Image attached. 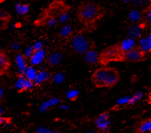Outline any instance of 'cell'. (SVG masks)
<instances>
[{"label":"cell","instance_id":"1","mask_svg":"<svg viewBox=\"0 0 151 133\" xmlns=\"http://www.w3.org/2000/svg\"><path fill=\"white\" fill-rule=\"evenodd\" d=\"M105 10L93 2H82L77 9V17L86 31L96 29V23L105 15Z\"/></svg>","mask_w":151,"mask_h":133},{"label":"cell","instance_id":"2","mask_svg":"<svg viewBox=\"0 0 151 133\" xmlns=\"http://www.w3.org/2000/svg\"><path fill=\"white\" fill-rule=\"evenodd\" d=\"M120 80V73L116 68L101 67L91 76L92 84L97 88H112Z\"/></svg>","mask_w":151,"mask_h":133},{"label":"cell","instance_id":"3","mask_svg":"<svg viewBox=\"0 0 151 133\" xmlns=\"http://www.w3.org/2000/svg\"><path fill=\"white\" fill-rule=\"evenodd\" d=\"M125 53L123 52L119 43L110 45L103 49L99 55V64L103 67L112 62H125Z\"/></svg>","mask_w":151,"mask_h":133},{"label":"cell","instance_id":"4","mask_svg":"<svg viewBox=\"0 0 151 133\" xmlns=\"http://www.w3.org/2000/svg\"><path fill=\"white\" fill-rule=\"evenodd\" d=\"M70 46L77 54L83 55L91 49H96L94 42L81 33L73 34L70 39Z\"/></svg>","mask_w":151,"mask_h":133},{"label":"cell","instance_id":"5","mask_svg":"<svg viewBox=\"0 0 151 133\" xmlns=\"http://www.w3.org/2000/svg\"><path fill=\"white\" fill-rule=\"evenodd\" d=\"M148 58V53H145L136 45L128 52L125 53L124 60L128 63H140L145 61Z\"/></svg>","mask_w":151,"mask_h":133},{"label":"cell","instance_id":"6","mask_svg":"<svg viewBox=\"0 0 151 133\" xmlns=\"http://www.w3.org/2000/svg\"><path fill=\"white\" fill-rule=\"evenodd\" d=\"M110 116L108 111H105L99 115L95 119L94 125L96 128L101 132H107L110 129Z\"/></svg>","mask_w":151,"mask_h":133},{"label":"cell","instance_id":"7","mask_svg":"<svg viewBox=\"0 0 151 133\" xmlns=\"http://www.w3.org/2000/svg\"><path fill=\"white\" fill-rule=\"evenodd\" d=\"M34 87L33 82L26 78L24 76H19L18 79L14 85V88L19 93H22L24 92L31 90Z\"/></svg>","mask_w":151,"mask_h":133},{"label":"cell","instance_id":"8","mask_svg":"<svg viewBox=\"0 0 151 133\" xmlns=\"http://www.w3.org/2000/svg\"><path fill=\"white\" fill-rule=\"evenodd\" d=\"M11 60L6 53L2 49H0V76L7 73L11 68Z\"/></svg>","mask_w":151,"mask_h":133},{"label":"cell","instance_id":"9","mask_svg":"<svg viewBox=\"0 0 151 133\" xmlns=\"http://www.w3.org/2000/svg\"><path fill=\"white\" fill-rule=\"evenodd\" d=\"M15 64L17 65V71H18L19 76H24V72L27 67V59L25 58L24 55L17 54L15 57Z\"/></svg>","mask_w":151,"mask_h":133},{"label":"cell","instance_id":"10","mask_svg":"<svg viewBox=\"0 0 151 133\" xmlns=\"http://www.w3.org/2000/svg\"><path fill=\"white\" fill-rule=\"evenodd\" d=\"M85 60L87 64L89 65H96L99 64V55L96 49H91L85 53Z\"/></svg>","mask_w":151,"mask_h":133},{"label":"cell","instance_id":"11","mask_svg":"<svg viewBox=\"0 0 151 133\" xmlns=\"http://www.w3.org/2000/svg\"><path fill=\"white\" fill-rule=\"evenodd\" d=\"M51 78V74L49 71L45 70L38 71L35 80L33 81V84H34V86H38L48 81Z\"/></svg>","mask_w":151,"mask_h":133},{"label":"cell","instance_id":"12","mask_svg":"<svg viewBox=\"0 0 151 133\" xmlns=\"http://www.w3.org/2000/svg\"><path fill=\"white\" fill-rule=\"evenodd\" d=\"M45 57H46V52L43 49L36 51L34 53V54L32 55V57L29 59L31 65L32 66H36V65H40L41 63L43 62Z\"/></svg>","mask_w":151,"mask_h":133},{"label":"cell","instance_id":"13","mask_svg":"<svg viewBox=\"0 0 151 133\" xmlns=\"http://www.w3.org/2000/svg\"><path fill=\"white\" fill-rule=\"evenodd\" d=\"M137 46L144 52L150 53L151 51V35L149 33L147 37H141L139 40Z\"/></svg>","mask_w":151,"mask_h":133},{"label":"cell","instance_id":"14","mask_svg":"<svg viewBox=\"0 0 151 133\" xmlns=\"http://www.w3.org/2000/svg\"><path fill=\"white\" fill-rule=\"evenodd\" d=\"M144 24H137L132 26L128 31V36L130 38L135 40L140 39L143 34Z\"/></svg>","mask_w":151,"mask_h":133},{"label":"cell","instance_id":"15","mask_svg":"<svg viewBox=\"0 0 151 133\" xmlns=\"http://www.w3.org/2000/svg\"><path fill=\"white\" fill-rule=\"evenodd\" d=\"M119 45L121 49H122V51L124 53L128 52V51L131 50L133 47L136 46V43H135L134 40L131 39L130 37H128V38L127 39H125L124 40L119 42Z\"/></svg>","mask_w":151,"mask_h":133},{"label":"cell","instance_id":"16","mask_svg":"<svg viewBox=\"0 0 151 133\" xmlns=\"http://www.w3.org/2000/svg\"><path fill=\"white\" fill-rule=\"evenodd\" d=\"M73 35V29L70 25H65L64 27L61 29V30L60 31L59 33V36L61 39L68 40H70V39Z\"/></svg>","mask_w":151,"mask_h":133},{"label":"cell","instance_id":"17","mask_svg":"<svg viewBox=\"0 0 151 133\" xmlns=\"http://www.w3.org/2000/svg\"><path fill=\"white\" fill-rule=\"evenodd\" d=\"M151 131V119L148 118L144 121H142L139 125L137 129V133H145V132H150Z\"/></svg>","mask_w":151,"mask_h":133},{"label":"cell","instance_id":"18","mask_svg":"<svg viewBox=\"0 0 151 133\" xmlns=\"http://www.w3.org/2000/svg\"><path fill=\"white\" fill-rule=\"evenodd\" d=\"M37 71H38L35 68L34 66H32V65L27 66L24 72V77L26 78L29 79V81H31L33 82L35 77H36Z\"/></svg>","mask_w":151,"mask_h":133},{"label":"cell","instance_id":"19","mask_svg":"<svg viewBox=\"0 0 151 133\" xmlns=\"http://www.w3.org/2000/svg\"><path fill=\"white\" fill-rule=\"evenodd\" d=\"M15 11L19 15H26L29 11V6L28 4H22L17 3L15 4Z\"/></svg>","mask_w":151,"mask_h":133},{"label":"cell","instance_id":"20","mask_svg":"<svg viewBox=\"0 0 151 133\" xmlns=\"http://www.w3.org/2000/svg\"><path fill=\"white\" fill-rule=\"evenodd\" d=\"M142 18V14L137 11H132L129 14V19L132 22H137Z\"/></svg>","mask_w":151,"mask_h":133},{"label":"cell","instance_id":"21","mask_svg":"<svg viewBox=\"0 0 151 133\" xmlns=\"http://www.w3.org/2000/svg\"><path fill=\"white\" fill-rule=\"evenodd\" d=\"M66 96L69 101H75L78 98L79 92L77 90H69L67 92Z\"/></svg>","mask_w":151,"mask_h":133},{"label":"cell","instance_id":"22","mask_svg":"<svg viewBox=\"0 0 151 133\" xmlns=\"http://www.w3.org/2000/svg\"><path fill=\"white\" fill-rule=\"evenodd\" d=\"M61 60V55L59 53H56V54H53L49 57L48 63L49 64L51 65V66H54L60 63Z\"/></svg>","mask_w":151,"mask_h":133},{"label":"cell","instance_id":"23","mask_svg":"<svg viewBox=\"0 0 151 133\" xmlns=\"http://www.w3.org/2000/svg\"><path fill=\"white\" fill-rule=\"evenodd\" d=\"M57 22H58L57 19H55V17H53L50 15H48V16H47V18L45 19V22H44V25L48 27H54V26L56 25Z\"/></svg>","mask_w":151,"mask_h":133},{"label":"cell","instance_id":"24","mask_svg":"<svg viewBox=\"0 0 151 133\" xmlns=\"http://www.w3.org/2000/svg\"><path fill=\"white\" fill-rule=\"evenodd\" d=\"M35 51H35V49L33 48V45L32 46H30L25 49L24 53V56L26 59H29H29L32 57V55L34 54Z\"/></svg>","mask_w":151,"mask_h":133},{"label":"cell","instance_id":"25","mask_svg":"<svg viewBox=\"0 0 151 133\" xmlns=\"http://www.w3.org/2000/svg\"><path fill=\"white\" fill-rule=\"evenodd\" d=\"M10 18L9 14L3 10H0V20H8Z\"/></svg>","mask_w":151,"mask_h":133},{"label":"cell","instance_id":"26","mask_svg":"<svg viewBox=\"0 0 151 133\" xmlns=\"http://www.w3.org/2000/svg\"><path fill=\"white\" fill-rule=\"evenodd\" d=\"M145 18H146V21L148 22L149 24H150V22H151V10H150V7H149L148 10H147V11H146V15H145Z\"/></svg>","mask_w":151,"mask_h":133},{"label":"cell","instance_id":"27","mask_svg":"<svg viewBox=\"0 0 151 133\" xmlns=\"http://www.w3.org/2000/svg\"><path fill=\"white\" fill-rule=\"evenodd\" d=\"M33 48L35 49V51H38V50H40V49H42V44L40 42L37 41V42H35L34 43V45H33Z\"/></svg>","mask_w":151,"mask_h":133},{"label":"cell","instance_id":"28","mask_svg":"<svg viewBox=\"0 0 151 133\" xmlns=\"http://www.w3.org/2000/svg\"><path fill=\"white\" fill-rule=\"evenodd\" d=\"M11 47L13 49H18L19 48V45L17 43H13L11 44Z\"/></svg>","mask_w":151,"mask_h":133},{"label":"cell","instance_id":"29","mask_svg":"<svg viewBox=\"0 0 151 133\" xmlns=\"http://www.w3.org/2000/svg\"><path fill=\"white\" fill-rule=\"evenodd\" d=\"M4 95V89L3 88H0V101L1 100Z\"/></svg>","mask_w":151,"mask_h":133},{"label":"cell","instance_id":"30","mask_svg":"<svg viewBox=\"0 0 151 133\" xmlns=\"http://www.w3.org/2000/svg\"><path fill=\"white\" fill-rule=\"evenodd\" d=\"M4 112V110L2 108H1V107H0V116H2Z\"/></svg>","mask_w":151,"mask_h":133},{"label":"cell","instance_id":"31","mask_svg":"<svg viewBox=\"0 0 151 133\" xmlns=\"http://www.w3.org/2000/svg\"><path fill=\"white\" fill-rule=\"evenodd\" d=\"M143 1H144V0H134V1L137 4H142L143 2Z\"/></svg>","mask_w":151,"mask_h":133}]
</instances>
